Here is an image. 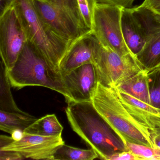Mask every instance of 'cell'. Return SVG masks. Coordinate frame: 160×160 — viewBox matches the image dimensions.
Instances as JSON below:
<instances>
[{
  "label": "cell",
  "mask_w": 160,
  "mask_h": 160,
  "mask_svg": "<svg viewBox=\"0 0 160 160\" xmlns=\"http://www.w3.org/2000/svg\"><path fill=\"white\" fill-rule=\"evenodd\" d=\"M115 88L134 98L150 104L148 70H142L125 79Z\"/></svg>",
  "instance_id": "obj_15"
},
{
  "label": "cell",
  "mask_w": 160,
  "mask_h": 160,
  "mask_svg": "<svg viewBox=\"0 0 160 160\" xmlns=\"http://www.w3.org/2000/svg\"><path fill=\"white\" fill-rule=\"evenodd\" d=\"M28 42L21 17L12 4L0 15V54L7 71L12 70Z\"/></svg>",
  "instance_id": "obj_8"
},
{
  "label": "cell",
  "mask_w": 160,
  "mask_h": 160,
  "mask_svg": "<svg viewBox=\"0 0 160 160\" xmlns=\"http://www.w3.org/2000/svg\"><path fill=\"white\" fill-rule=\"evenodd\" d=\"M92 64L97 82L108 87H116L144 70L133 55L121 56L100 42L94 50Z\"/></svg>",
  "instance_id": "obj_6"
},
{
  "label": "cell",
  "mask_w": 160,
  "mask_h": 160,
  "mask_svg": "<svg viewBox=\"0 0 160 160\" xmlns=\"http://www.w3.org/2000/svg\"><path fill=\"white\" fill-rule=\"evenodd\" d=\"M13 4L21 17L29 42L36 48L49 66L60 74L61 63L73 42L60 37L43 21L32 0H14Z\"/></svg>",
  "instance_id": "obj_3"
},
{
  "label": "cell",
  "mask_w": 160,
  "mask_h": 160,
  "mask_svg": "<svg viewBox=\"0 0 160 160\" xmlns=\"http://www.w3.org/2000/svg\"><path fill=\"white\" fill-rule=\"evenodd\" d=\"M135 0H97V2L121 7L123 9L132 8Z\"/></svg>",
  "instance_id": "obj_24"
},
{
  "label": "cell",
  "mask_w": 160,
  "mask_h": 160,
  "mask_svg": "<svg viewBox=\"0 0 160 160\" xmlns=\"http://www.w3.org/2000/svg\"><path fill=\"white\" fill-rule=\"evenodd\" d=\"M14 0H1V14L12 5Z\"/></svg>",
  "instance_id": "obj_29"
},
{
  "label": "cell",
  "mask_w": 160,
  "mask_h": 160,
  "mask_svg": "<svg viewBox=\"0 0 160 160\" xmlns=\"http://www.w3.org/2000/svg\"><path fill=\"white\" fill-rule=\"evenodd\" d=\"M150 133L154 146L160 148V128L151 130Z\"/></svg>",
  "instance_id": "obj_27"
},
{
  "label": "cell",
  "mask_w": 160,
  "mask_h": 160,
  "mask_svg": "<svg viewBox=\"0 0 160 160\" xmlns=\"http://www.w3.org/2000/svg\"><path fill=\"white\" fill-rule=\"evenodd\" d=\"M62 78L71 102L92 101L98 83L92 63L84 64Z\"/></svg>",
  "instance_id": "obj_11"
},
{
  "label": "cell",
  "mask_w": 160,
  "mask_h": 160,
  "mask_svg": "<svg viewBox=\"0 0 160 160\" xmlns=\"http://www.w3.org/2000/svg\"><path fill=\"white\" fill-rule=\"evenodd\" d=\"M108 160H144L143 158L130 151L121 152L113 154Z\"/></svg>",
  "instance_id": "obj_23"
},
{
  "label": "cell",
  "mask_w": 160,
  "mask_h": 160,
  "mask_svg": "<svg viewBox=\"0 0 160 160\" xmlns=\"http://www.w3.org/2000/svg\"><path fill=\"white\" fill-rule=\"evenodd\" d=\"M37 118L26 112H6L0 110V130L12 134L17 130L24 132Z\"/></svg>",
  "instance_id": "obj_16"
},
{
  "label": "cell",
  "mask_w": 160,
  "mask_h": 160,
  "mask_svg": "<svg viewBox=\"0 0 160 160\" xmlns=\"http://www.w3.org/2000/svg\"><path fill=\"white\" fill-rule=\"evenodd\" d=\"M24 132L21 130H17L14 131L11 134L12 137L15 141L20 140L24 136Z\"/></svg>",
  "instance_id": "obj_30"
},
{
  "label": "cell",
  "mask_w": 160,
  "mask_h": 160,
  "mask_svg": "<svg viewBox=\"0 0 160 160\" xmlns=\"http://www.w3.org/2000/svg\"><path fill=\"white\" fill-rule=\"evenodd\" d=\"M96 158H99V155L92 148L83 149L65 144L60 147L54 155V160H92Z\"/></svg>",
  "instance_id": "obj_19"
},
{
  "label": "cell",
  "mask_w": 160,
  "mask_h": 160,
  "mask_svg": "<svg viewBox=\"0 0 160 160\" xmlns=\"http://www.w3.org/2000/svg\"><path fill=\"white\" fill-rule=\"evenodd\" d=\"M129 151L143 158L144 160H160V148L150 147L136 143L127 142Z\"/></svg>",
  "instance_id": "obj_21"
},
{
  "label": "cell",
  "mask_w": 160,
  "mask_h": 160,
  "mask_svg": "<svg viewBox=\"0 0 160 160\" xmlns=\"http://www.w3.org/2000/svg\"><path fill=\"white\" fill-rule=\"evenodd\" d=\"M117 90L122 104L140 125L149 132L160 128V108L154 107L117 89Z\"/></svg>",
  "instance_id": "obj_13"
},
{
  "label": "cell",
  "mask_w": 160,
  "mask_h": 160,
  "mask_svg": "<svg viewBox=\"0 0 160 160\" xmlns=\"http://www.w3.org/2000/svg\"><path fill=\"white\" fill-rule=\"evenodd\" d=\"M14 141L12 137L7 136L6 135H1L0 136V148L8 146Z\"/></svg>",
  "instance_id": "obj_28"
},
{
  "label": "cell",
  "mask_w": 160,
  "mask_h": 160,
  "mask_svg": "<svg viewBox=\"0 0 160 160\" xmlns=\"http://www.w3.org/2000/svg\"><path fill=\"white\" fill-rule=\"evenodd\" d=\"M7 71L2 62L0 69V110L11 112H23L17 105L11 91Z\"/></svg>",
  "instance_id": "obj_18"
},
{
  "label": "cell",
  "mask_w": 160,
  "mask_h": 160,
  "mask_svg": "<svg viewBox=\"0 0 160 160\" xmlns=\"http://www.w3.org/2000/svg\"><path fill=\"white\" fill-rule=\"evenodd\" d=\"M92 102L97 112L125 145L130 142L155 147L149 131L130 115L121 101L115 87L98 82Z\"/></svg>",
  "instance_id": "obj_2"
},
{
  "label": "cell",
  "mask_w": 160,
  "mask_h": 160,
  "mask_svg": "<svg viewBox=\"0 0 160 160\" xmlns=\"http://www.w3.org/2000/svg\"><path fill=\"white\" fill-rule=\"evenodd\" d=\"M64 144L62 135L42 136L24 133L20 140H14L0 150L17 152L25 159L54 160L56 151Z\"/></svg>",
  "instance_id": "obj_10"
},
{
  "label": "cell",
  "mask_w": 160,
  "mask_h": 160,
  "mask_svg": "<svg viewBox=\"0 0 160 160\" xmlns=\"http://www.w3.org/2000/svg\"><path fill=\"white\" fill-rule=\"evenodd\" d=\"M121 24L125 44L131 53L136 58L145 46L146 36L131 8L122 9Z\"/></svg>",
  "instance_id": "obj_14"
},
{
  "label": "cell",
  "mask_w": 160,
  "mask_h": 160,
  "mask_svg": "<svg viewBox=\"0 0 160 160\" xmlns=\"http://www.w3.org/2000/svg\"><path fill=\"white\" fill-rule=\"evenodd\" d=\"M24 159L22 155L17 152L0 150L1 160H20Z\"/></svg>",
  "instance_id": "obj_26"
},
{
  "label": "cell",
  "mask_w": 160,
  "mask_h": 160,
  "mask_svg": "<svg viewBox=\"0 0 160 160\" xmlns=\"http://www.w3.org/2000/svg\"><path fill=\"white\" fill-rule=\"evenodd\" d=\"M7 75L11 86L17 89L29 86L44 87L63 95L67 103L71 102L61 75L49 66L29 41L12 70L7 71Z\"/></svg>",
  "instance_id": "obj_4"
},
{
  "label": "cell",
  "mask_w": 160,
  "mask_h": 160,
  "mask_svg": "<svg viewBox=\"0 0 160 160\" xmlns=\"http://www.w3.org/2000/svg\"><path fill=\"white\" fill-rule=\"evenodd\" d=\"M84 23L88 29L92 32L93 14L97 0H76Z\"/></svg>",
  "instance_id": "obj_22"
},
{
  "label": "cell",
  "mask_w": 160,
  "mask_h": 160,
  "mask_svg": "<svg viewBox=\"0 0 160 160\" xmlns=\"http://www.w3.org/2000/svg\"><path fill=\"white\" fill-rule=\"evenodd\" d=\"M122 9L118 6L97 2L94 8L92 33L102 46L121 56L133 55L122 35Z\"/></svg>",
  "instance_id": "obj_7"
},
{
  "label": "cell",
  "mask_w": 160,
  "mask_h": 160,
  "mask_svg": "<svg viewBox=\"0 0 160 160\" xmlns=\"http://www.w3.org/2000/svg\"><path fill=\"white\" fill-rule=\"evenodd\" d=\"M133 12L146 36L145 46L136 58L143 69L150 71L160 66V16L139 5Z\"/></svg>",
  "instance_id": "obj_9"
},
{
  "label": "cell",
  "mask_w": 160,
  "mask_h": 160,
  "mask_svg": "<svg viewBox=\"0 0 160 160\" xmlns=\"http://www.w3.org/2000/svg\"><path fill=\"white\" fill-rule=\"evenodd\" d=\"M63 130V127L57 116L50 114L37 119L24 132L42 136H56L61 135Z\"/></svg>",
  "instance_id": "obj_17"
},
{
  "label": "cell",
  "mask_w": 160,
  "mask_h": 160,
  "mask_svg": "<svg viewBox=\"0 0 160 160\" xmlns=\"http://www.w3.org/2000/svg\"><path fill=\"white\" fill-rule=\"evenodd\" d=\"M69 123L75 132L102 160H108L115 153L129 151L93 106L92 101L71 102L65 109Z\"/></svg>",
  "instance_id": "obj_1"
},
{
  "label": "cell",
  "mask_w": 160,
  "mask_h": 160,
  "mask_svg": "<svg viewBox=\"0 0 160 160\" xmlns=\"http://www.w3.org/2000/svg\"><path fill=\"white\" fill-rule=\"evenodd\" d=\"M150 105L160 109V70L159 67L148 71Z\"/></svg>",
  "instance_id": "obj_20"
},
{
  "label": "cell",
  "mask_w": 160,
  "mask_h": 160,
  "mask_svg": "<svg viewBox=\"0 0 160 160\" xmlns=\"http://www.w3.org/2000/svg\"><path fill=\"white\" fill-rule=\"evenodd\" d=\"M43 21L58 36L73 42L92 32L84 23L76 0H32Z\"/></svg>",
  "instance_id": "obj_5"
},
{
  "label": "cell",
  "mask_w": 160,
  "mask_h": 160,
  "mask_svg": "<svg viewBox=\"0 0 160 160\" xmlns=\"http://www.w3.org/2000/svg\"><path fill=\"white\" fill-rule=\"evenodd\" d=\"M159 69H160V66H159Z\"/></svg>",
  "instance_id": "obj_31"
},
{
  "label": "cell",
  "mask_w": 160,
  "mask_h": 160,
  "mask_svg": "<svg viewBox=\"0 0 160 160\" xmlns=\"http://www.w3.org/2000/svg\"><path fill=\"white\" fill-rule=\"evenodd\" d=\"M140 5L160 16V0H144Z\"/></svg>",
  "instance_id": "obj_25"
},
{
  "label": "cell",
  "mask_w": 160,
  "mask_h": 160,
  "mask_svg": "<svg viewBox=\"0 0 160 160\" xmlns=\"http://www.w3.org/2000/svg\"><path fill=\"white\" fill-rule=\"evenodd\" d=\"M99 42L92 32L74 41L61 63V76L84 64L93 63V53Z\"/></svg>",
  "instance_id": "obj_12"
}]
</instances>
